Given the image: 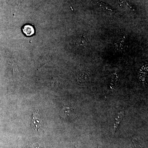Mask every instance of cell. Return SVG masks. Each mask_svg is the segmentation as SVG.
<instances>
[{
	"instance_id": "6da1fadb",
	"label": "cell",
	"mask_w": 148,
	"mask_h": 148,
	"mask_svg": "<svg viewBox=\"0 0 148 148\" xmlns=\"http://www.w3.org/2000/svg\"><path fill=\"white\" fill-rule=\"evenodd\" d=\"M39 112L38 110L35 109L34 112L32 113L31 120V126L33 130L38 131L42 126V122Z\"/></svg>"
},
{
	"instance_id": "52a82bcc",
	"label": "cell",
	"mask_w": 148,
	"mask_h": 148,
	"mask_svg": "<svg viewBox=\"0 0 148 148\" xmlns=\"http://www.w3.org/2000/svg\"><path fill=\"white\" fill-rule=\"evenodd\" d=\"M31 148H46L45 145L43 143H35L32 144Z\"/></svg>"
},
{
	"instance_id": "8992f818",
	"label": "cell",
	"mask_w": 148,
	"mask_h": 148,
	"mask_svg": "<svg viewBox=\"0 0 148 148\" xmlns=\"http://www.w3.org/2000/svg\"><path fill=\"white\" fill-rule=\"evenodd\" d=\"M99 5H100V7L103 8L104 10L106 11L108 13H111L113 12V10L110 7L107 5L103 3H99Z\"/></svg>"
},
{
	"instance_id": "5b68a950",
	"label": "cell",
	"mask_w": 148,
	"mask_h": 148,
	"mask_svg": "<svg viewBox=\"0 0 148 148\" xmlns=\"http://www.w3.org/2000/svg\"><path fill=\"white\" fill-rule=\"evenodd\" d=\"M88 79V75L85 73H81L78 77L79 82L84 83L87 81Z\"/></svg>"
},
{
	"instance_id": "7a4b0ae2",
	"label": "cell",
	"mask_w": 148,
	"mask_h": 148,
	"mask_svg": "<svg viewBox=\"0 0 148 148\" xmlns=\"http://www.w3.org/2000/svg\"><path fill=\"white\" fill-rule=\"evenodd\" d=\"M60 116L61 118L67 120H72L76 118L74 109L69 106H65L61 109Z\"/></svg>"
},
{
	"instance_id": "3957f363",
	"label": "cell",
	"mask_w": 148,
	"mask_h": 148,
	"mask_svg": "<svg viewBox=\"0 0 148 148\" xmlns=\"http://www.w3.org/2000/svg\"><path fill=\"white\" fill-rule=\"evenodd\" d=\"M124 109H121L119 110L117 114L116 117L115 118V122L114 124L113 128V132L114 133L116 131L117 128L118 127L119 125L122 120L123 119L124 116Z\"/></svg>"
},
{
	"instance_id": "277c9868",
	"label": "cell",
	"mask_w": 148,
	"mask_h": 148,
	"mask_svg": "<svg viewBox=\"0 0 148 148\" xmlns=\"http://www.w3.org/2000/svg\"><path fill=\"white\" fill-rule=\"evenodd\" d=\"M23 33L27 36H30L35 33V29L34 27L30 24H26L22 27Z\"/></svg>"
}]
</instances>
